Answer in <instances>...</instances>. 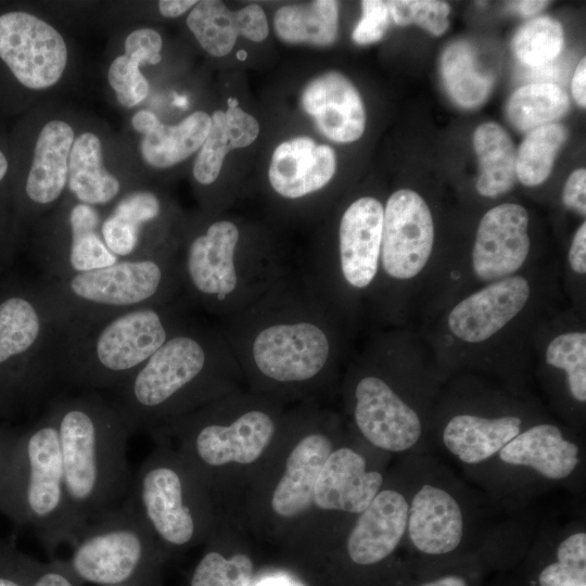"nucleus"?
<instances>
[{
    "label": "nucleus",
    "instance_id": "f257e3e1",
    "mask_svg": "<svg viewBox=\"0 0 586 586\" xmlns=\"http://www.w3.org/2000/svg\"><path fill=\"white\" fill-rule=\"evenodd\" d=\"M335 310L306 282L288 273L219 330L241 372L273 391L323 379L337 355Z\"/></svg>",
    "mask_w": 586,
    "mask_h": 586
},
{
    "label": "nucleus",
    "instance_id": "f03ea898",
    "mask_svg": "<svg viewBox=\"0 0 586 586\" xmlns=\"http://www.w3.org/2000/svg\"><path fill=\"white\" fill-rule=\"evenodd\" d=\"M177 262L184 300L219 318L251 305L289 273L269 234L224 216L182 226Z\"/></svg>",
    "mask_w": 586,
    "mask_h": 586
},
{
    "label": "nucleus",
    "instance_id": "7ed1b4c3",
    "mask_svg": "<svg viewBox=\"0 0 586 586\" xmlns=\"http://www.w3.org/2000/svg\"><path fill=\"white\" fill-rule=\"evenodd\" d=\"M241 373L218 326L192 320L113 391L111 400L132 434L152 431L216 399Z\"/></svg>",
    "mask_w": 586,
    "mask_h": 586
},
{
    "label": "nucleus",
    "instance_id": "20e7f679",
    "mask_svg": "<svg viewBox=\"0 0 586 586\" xmlns=\"http://www.w3.org/2000/svg\"><path fill=\"white\" fill-rule=\"evenodd\" d=\"M47 405L58 432L67 500L80 530L129 497L133 474L127 444L132 433L114 403L98 392L55 395Z\"/></svg>",
    "mask_w": 586,
    "mask_h": 586
},
{
    "label": "nucleus",
    "instance_id": "39448f33",
    "mask_svg": "<svg viewBox=\"0 0 586 586\" xmlns=\"http://www.w3.org/2000/svg\"><path fill=\"white\" fill-rule=\"evenodd\" d=\"M176 301L138 307L62 336L61 383L81 391H115L192 319Z\"/></svg>",
    "mask_w": 586,
    "mask_h": 586
},
{
    "label": "nucleus",
    "instance_id": "423d86ee",
    "mask_svg": "<svg viewBox=\"0 0 586 586\" xmlns=\"http://www.w3.org/2000/svg\"><path fill=\"white\" fill-rule=\"evenodd\" d=\"M0 513L30 528L50 560L79 528L65 491L58 432L48 405L22 432H14L0 479Z\"/></svg>",
    "mask_w": 586,
    "mask_h": 586
},
{
    "label": "nucleus",
    "instance_id": "0eeeda50",
    "mask_svg": "<svg viewBox=\"0 0 586 586\" xmlns=\"http://www.w3.org/2000/svg\"><path fill=\"white\" fill-rule=\"evenodd\" d=\"M41 294L61 336L138 307L182 296L177 250L47 280Z\"/></svg>",
    "mask_w": 586,
    "mask_h": 586
},
{
    "label": "nucleus",
    "instance_id": "6e6552de",
    "mask_svg": "<svg viewBox=\"0 0 586 586\" xmlns=\"http://www.w3.org/2000/svg\"><path fill=\"white\" fill-rule=\"evenodd\" d=\"M69 547L63 561L81 584L154 583L161 546L129 497L87 522Z\"/></svg>",
    "mask_w": 586,
    "mask_h": 586
},
{
    "label": "nucleus",
    "instance_id": "1a4fd4ad",
    "mask_svg": "<svg viewBox=\"0 0 586 586\" xmlns=\"http://www.w3.org/2000/svg\"><path fill=\"white\" fill-rule=\"evenodd\" d=\"M384 205L364 195L342 212L333 246L318 245L306 282L334 309L341 289L369 288L380 268ZM335 310V309H334Z\"/></svg>",
    "mask_w": 586,
    "mask_h": 586
},
{
    "label": "nucleus",
    "instance_id": "9d476101",
    "mask_svg": "<svg viewBox=\"0 0 586 586\" xmlns=\"http://www.w3.org/2000/svg\"><path fill=\"white\" fill-rule=\"evenodd\" d=\"M165 429L183 434L194 461L217 468L230 462L249 464L257 460L272 440L277 423L268 409L247 404L231 415L228 422L217 419L213 407H206L168 420Z\"/></svg>",
    "mask_w": 586,
    "mask_h": 586
},
{
    "label": "nucleus",
    "instance_id": "9b49d317",
    "mask_svg": "<svg viewBox=\"0 0 586 586\" xmlns=\"http://www.w3.org/2000/svg\"><path fill=\"white\" fill-rule=\"evenodd\" d=\"M173 457L154 451L133 474L129 498L158 545L181 548L199 534V512L193 508L190 481Z\"/></svg>",
    "mask_w": 586,
    "mask_h": 586
},
{
    "label": "nucleus",
    "instance_id": "f8f14e48",
    "mask_svg": "<svg viewBox=\"0 0 586 586\" xmlns=\"http://www.w3.org/2000/svg\"><path fill=\"white\" fill-rule=\"evenodd\" d=\"M0 59L23 86L41 90L61 79L68 52L62 35L48 22L12 11L0 15Z\"/></svg>",
    "mask_w": 586,
    "mask_h": 586
},
{
    "label": "nucleus",
    "instance_id": "ddd939ff",
    "mask_svg": "<svg viewBox=\"0 0 586 586\" xmlns=\"http://www.w3.org/2000/svg\"><path fill=\"white\" fill-rule=\"evenodd\" d=\"M434 226L425 201L410 189L393 192L384 206L380 263L386 277L408 280L426 265Z\"/></svg>",
    "mask_w": 586,
    "mask_h": 586
},
{
    "label": "nucleus",
    "instance_id": "4468645a",
    "mask_svg": "<svg viewBox=\"0 0 586 586\" xmlns=\"http://www.w3.org/2000/svg\"><path fill=\"white\" fill-rule=\"evenodd\" d=\"M335 151L308 136L279 143L270 158L268 183L277 199L289 207L319 198L336 173Z\"/></svg>",
    "mask_w": 586,
    "mask_h": 586
},
{
    "label": "nucleus",
    "instance_id": "2eb2a0df",
    "mask_svg": "<svg viewBox=\"0 0 586 586\" xmlns=\"http://www.w3.org/2000/svg\"><path fill=\"white\" fill-rule=\"evenodd\" d=\"M354 419L372 445L390 451L411 448L421 435V422L394 390L380 377L364 375L354 391Z\"/></svg>",
    "mask_w": 586,
    "mask_h": 586
},
{
    "label": "nucleus",
    "instance_id": "dca6fc26",
    "mask_svg": "<svg viewBox=\"0 0 586 586\" xmlns=\"http://www.w3.org/2000/svg\"><path fill=\"white\" fill-rule=\"evenodd\" d=\"M527 211L514 203L493 207L482 217L473 247V269L484 281L504 279L524 264L530 252Z\"/></svg>",
    "mask_w": 586,
    "mask_h": 586
},
{
    "label": "nucleus",
    "instance_id": "f3484780",
    "mask_svg": "<svg viewBox=\"0 0 586 586\" xmlns=\"http://www.w3.org/2000/svg\"><path fill=\"white\" fill-rule=\"evenodd\" d=\"M300 103L319 132L336 143L357 141L366 128V110L355 85L342 73L329 71L303 88Z\"/></svg>",
    "mask_w": 586,
    "mask_h": 586
},
{
    "label": "nucleus",
    "instance_id": "a211bd4d",
    "mask_svg": "<svg viewBox=\"0 0 586 586\" xmlns=\"http://www.w3.org/2000/svg\"><path fill=\"white\" fill-rule=\"evenodd\" d=\"M528 296L530 285L523 277H506L457 304L449 313L448 327L464 342H483L512 320Z\"/></svg>",
    "mask_w": 586,
    "mask_h": 586
},
{
    "label": "nucleus",
    "instance_id": "6ab92c4d",
    "mask_svg": "<svg viewBox=\"0 0 586 586\" xmlns=\"http://www.w3.org/2000/svg\"><path fill=\"white\" fill-rule=\"evenodd\" d=\"M61 345L41 291L37 298L13 295L0 303V368L35 351L61 358Z\"/></svg>",
    "mask_w": 586,
    "mask_h": 586
},
{
    "label": "nucleus",
    "instance_id": "aec40b11",
    "mask_svg": "<svg viewBox=\"0 0 586 586\" xmlns=\"http://www.w3.org/2000/svg\"><path fill=\"white\" fill-rule=\"evenodd\" d=\"M101 222L94 206L80 202L71 206L66 216L68 231L65 241L47 247L43 265L47 280L102 268L119 260L101 237Z\"/></svg>",
    "mask_w": 586,
    "mask_h": 586
},
{
    "label": "nucleus",
    "instance_id": "412c9836",
    "mask_svg": "<svg viewBox=\"0 0 586 586\" xmlns=\"http://www.w3.org/2000/svg\"><path fill=\"white\" fill-rule=\"evenodd\" d=\"M408 502L393 489L379 492L352 528L346 549L358 565L377 564L399 545L408 520Z\"/></svg>",
    "mask_w": 586,
    "mask_h": 586
},
{
    "label": "nucleus",
    "instance_id": "4be33fe9",
    "mask_svg": "<svg viewBox=\"0 0 586 586\" xmlns=\"http://www.w3.org/2000/svg\"><path fill=\"white\" fill-rule=\"evenodd\" d=\"M366 468L365 458L351 448L331 451L317 477L314 504L323 510L361 513L383 483L381 473Z\"/></svg>",
    "mask_w": 586,
    "mask_h": 586
},
{
    "label": "nucleus",
    "instance_id": "5701e85b",
    "mask_svg": "<svg viewBox=\"0 0 586 586\" xmlns=\"http://www.w3.org/2000/svg\"><path fill=\"white\" fill-rule=\"evenodd\" d=\"M407 528L418 551L431 556L447 555L462 539L461 509L449 493L425 484L412 498Z\"/></svg>",
    "mask_w": 586,
    "mask_h": 586
},
{
    "label": "nucleus",
    "instance_id": "b1692460",
    "mask_svg": "<svg viewBox=\"0 0 586 586\" xmlns=\"http://www.w3.org/2000/svg\"><path fill=\"white\" fill-rule=\"evenodd\" d=\"M331 451L330 440L319 432L306 434L294 446L271 497V508L276 514L282 518L297 517L314 504L317 477Z\"/></svg>",
    "mask_w": 586,
    "mask_h": 586
},
{
    "label": "nucleus",
    "instance_id": "393cba45",
    "mask_svg": "<svg viewBox=\"0 0 586 586\" xmlns=\"http://www.w3.org/2000/svg\"><path fill=\"white\" fill-rule=\"evenodd\" d=\"M74 140V129L61 119L48 122L40 130L25 184L26 194L34 204L51 205L63 193Z\"/></svg>",
    "mask_w": 586,
    "mask_h": 586
},
{
    "label": "nucleus",
    "instance_id": "a878e982",
    "mask_svg": "<svg viewBox=\"0 0 586 586\" xmlns=\"http://www.w3.org/2000/svg\"><path fill=\"white\" fill-rule=\"evenodd\" d=\"M209 132L198 151L193 164V178L201 187H212L221 173L222 164L232 150L250 146L259 135V123L230 99L226 111L211 115Z\"/></svg>",
    "mask_w": 586,
    "mask_h": 586
},
{
    "label": "nucleus",
    "instance_id": "bb28decb",
    "mask_svg": "<svg viewBox=\"0 0 586 586\" xmlns=\"http://www.w3.org/2000/svg\"><path fill=\"white\" fill-rule=\"evenodd\" d=\"M498 453L504 462L530 467L550 480L569 476L579 460L578 447L563 438L552 424H538L519 433Z\"/></svg>",
    "mask_w": 586,
    "mask_h": 586
},
{
    "label": "nucleus",
    "instance_id": "cd10ccee",
    "mask_svg": "<svg viewBox=\"0 0 586 586\" xmlns=\"http://www.w3.org/2000/svg\"><path fill=\"white\" fill-rule=\"evenodd\" d=\"M521 419L513 416L487 419L458 415L443 432L447 449L466 463H479L498 453L520 433Z\"/></svg>",
    "mask_w": 586,
    "mask_h": 586
},
{
    "label": "nucleus",
    "instance_id": "c85d7f7f",
    "mask_svg": "<svg viewBox=\"0 0 586 586\" xmlns=\"http://www.w3.org/2000/svg\"><path fill=\"white\" fill-rule=\"evenodd\" d=\"M67 186L78 202L94 207L109 204L120 193V182L105 168L101 140L93 132H82L74 140Z\"/></svg>",
    "mask_w": 586,
    "mask_h": 586
},
{
    "label": "nucleus",
    "instance_id": "c756f323",
    "mask_svg": "<svg viewBox=\"0 0 586 586\" xmlns=\"http://www.w3.org/2000/svg\"><path fill=\"white\" fill-rule=\"evenodd\" d=\"M211 125V115L204 111H194L176 125L160 122L151 132L142 136L141 156L154 168L173 167L200 150Z\"/></svg>",
    "mask_w": 586,
    "mask_h": 586
},
{
    "label": "nucleus",
    "instance_id": "7c9ffc66",
    "mask_svg": "<svg viewBox=\"0 0 586 586\" xmlns=\"http://www.w3.org/2000/svg\"><path fill=\"white\" fill-rule=\"evenodd\" d=\"M273 28L284 43L329 47L337 37L339 2L315 0L284 4L273 14Z\"/></svg>",
    "mask_w": 586,
    "mask_h": 586
},
{
    "label": "nucleus",
    "instance_id": "2f4dec72",
    "mask_svg": "<svg viewBox=\"0 0 586 586\" xmlns=\"http://www.w3.org/2000/svg\"><path fill=\"white\" fill-rule=\"evenodd\" d=\"M480 174L476 190L495 198L508 192L517 179V152L509 133L496 123L481 124L473 133Z\"/></svg>",
    "mask_w": 586,
    "mask_h": 586
},
{
    "label": "nucleus",
    "instance_id": "473e14b6",
    "mask_svg": "<svg viewBox=\"0 0 586 586\" xmlns=\"http://www.w3.org/2000/svg\"><path fill=\"white\" fill-rule=\"evenodd\" d=\"M441 75L449 97L466 109L484 103L494 87L493 74L481 68L473 48L466 41H455L444 50Z\"/></svg>",
    "mask_w": 586,
    "mask_h": 586
},
{
    "label": "nucleus",
    "instance_id": "72a5a7b5",
    "mask_svg": "<svg viewBox=\"0 0 586 586\" xmlns=\"http://www.w3.org/2000/svg\"><path fill=\"white\" fill-rule=\"evenodd\" d=\"M569 106V98L559 86L534 82L518 88L511 94L506 113L514 128L531 131L560 118Z\"/></svg>",
    "mask_w": 586,
    "mask_h": 586
},
{
    "label": "nucleus",
    "instance_id": "f704fd0d",
    "mask_svg": "<svg viewBox=\"0 0 586 586\" xmlns=\"http://www.w3.org/2000/svg\"><path fill=\"white\" fill-rule=\"evenodd\" d=\"M566 138V128L556 123L528 131L517 152V178L530 187L544 182L550 175Z\"/></svg>",
    "mask_w": 586,
    "mask_h": 586
},
{
    "label": "nucleus",
    "instance_id": "c9c22d12",
    "mask_svg": "<svg viewBox=\"0 0 586 586\" xmlns=\"http://www.w3.org/2000/svg\"><path fill=\"white\" fill-rule=\"evenodd\" d=\"M187 26L203 50L216 58L228 55L239 37L233 11L219 0L198 1Z\"/></svg>",
    "mask_w": 586,
    "mask_h": 586
},
{
    "label": "nucleus",
    "instance_id": "e433bc0d",
    "mask_svg": "<svg viewBox=\"0 0 586 586\" xmlns=\"http://www.w3.org/2000/svg\"><path fill=\"white\" fill-rule=\"evenodd\" d=\"M563 44V28L549 16H538L525 23L512 39V49L519 61L532 67L553 61Z\"/></svg>",
    "mask_w": 586,
    "mask_h": 586
},
{
    "label": "nucleus",
    "instance_id": "4c0bfd02",
    "mask_svg": "<svg viewBox=\"0 0 586 586\" xmlns=\"http://www.w3.org/2000/svg\"><path fill=\"white\" fill-rule=\"evenodd\" d=\"M546 361L566 372L572 396L584 403L586 400V334L570 332L555 337L546 349Z\"/></svg>",
    "mask_w": 586,
    "mask_h": 586
},
{
    "label": "nucleus",
    "instance_id": "58836bf2",
    "mask_svg": "<svg viewBox=\"0 0 586 586\" xmlns=\"http://www.w3.org/2000/svg\"><path fill=\"white\" fill-rule=\"evenodd\" d=\"M252 560L243 553L229 559L220 552L207 551L195 565L190 586H250Z\"/></svg>",
    "mask_w": 586,
    "mask_h": 586
},
{
    "label": "nucleus",
    "instance_id": "ea45409f",
    "mask_svg": "<svg viewBox=\"0 0 586 586\" xmlns=\"http://www.w3.org/2000/svg\"><path fill=\"white\" fill-rule=\"evenodd\" d=\"M392 22L399 26L418 25L433 36H442L449 26L450 7L436 0L387 1Z\"/></svg>",
    "mask_w": 586,
    "mask_h": 586
},
{
    "label": "nucleus",
    "instance_id": "a19ab883",
    "mask_svg": "<svg viewBox=\"0 0 586 586\" xmlns=\"http://www.w3.org/2000/svg\"><path fill=\"white\" fill-rule=\"evenodd\" d=\"M140 63L125 54L116 56L111 63L107 79L118 102L125 107H133L149 94L150 85L140 71Z\"/></svg>",
    "mask_w": 586,
    "mask_h": 586
},
{
    "label": "nucleus",
    "instance_id": "79ce46f5",
    "mask_svg": "<svg viewBox=\"0 0 586 586\" xmlns=\"http://www.w3.org/2000/svg\"><path fill=\"white\" fill-rule=\"evenodd\" d=\"M38 560L0 539V586H30Z\"/></svg>",
    "mask_w": 586,
    "mask_h": 586
},
{
    "label": "nucleus",
    "instance_id": "37998d69",
    "mask_svg": "<svg viewBox=\"0 0 586 586\" xmlns=\"http://www.w3.org/2000/svg\"><path fill=\"white\" fill-rule=\"evenodd\" d=\"M361 11L362 16L352 34L353 40L361 46L380 41L392 22L387 1L365 0Z\"/></svg>",
    "mask_w": 586,
    "mask_h": 586
},
{
    "label": "nucleus",
    "instance_id": "c03bdc74",
    "mask_svg": "<svg viewBox=\"0 0 586 586\" xmlns=\"http://www.w3.org/2000/svg\"><path fill=\"white\" fill-rule=\"evenodd\" d=\"M239 36L253 42L264 41L269 34V25L264 9L257 3L246 4L233 11Z\"/></svg>",
    "mask_w": 586,
    "mask_h": 586
},
{
    "label": "nucleus",
    "instance_id": "a18cd8bd",
    "mask_svg": "<svg viewBox=\"0 0 586 586\" xmlns=\"http://www.w3.org/2000/svg\"><path fill=\"white\" fill-rule=\"evenodd\" d=\"M538 586L586 585V566L559 561L545 565L537 577Z\"/></svg>",
    "mask_w": 586,
    "mask_h": 586
},
{
    "label": "nucleus",
    "instance_id": "49530a36",
    "mask_svg": "<svg viewBox=\"0 0 586 586\" xmlns=\"http://www.w3.org/2000/svg\"><path fill=\"white\" fill-rule=\"evenodd\" d=\"M63 559L38 562L30 586H81Z\"/></svg>",
    "mask_w": 586,
    "mask_h": 586
},
{
    "label": "nucleus",
    "instance_id": "de8ad7c7",
    "mask_svg": "<svg viewBox=\"0 0 586 586\" xmlns=\"http://www.w3.org/2000/svg\"><path fill=\"white\" fill-rule=\"evenodd\" d=\"M563 203L566 207L576 211L581 215L586 213V170H574L564 184Z\"/></svg>",
    "mask_w": 586,
    "mask_h": 586
},
{
    "label": "nucleus",
    "instance_id": "09e8293b",
    "mask_svg": "<svg viewBox=\"0 0 586 586\" xmlns=\"http://www.w3.org/2000/svg\"><path fill=\"white\" fill-rule=\"evenodd\" d=\"M556 556L559 562L586 566V534L578 532L563 539Z\"/></svg>",
    "mask_w": 586,
    "mask_h": 586
},
{
    "label": "nucleus",
    "instance_id": "8fccbe9b",
    "mask_svg": "<svg viewBox=\"0 0 586 586\" xmlns=\"http://www.w3.org/2000/svg\"><path fill=\"white\" fill-rule=\"evenodd\" d=\"M125 53L129 55L138 50L144 49L161 53L163 48V38L161 34L153 28H138L132 30L125 39Z\"/></svg>",
    "mask_w": 586,
    "mask_h": 586
},
{
    "label": "nucleus",
    "instance_id": "3c124183",
    "mask_svg": "<svg viewBox=\"0 0 586 586\" xmlns=\"http://www.w3.org/2000/svg\"><path fill=\"white\" fill-rule=\"evenodd\" d=\"M569 262L571 268L579 273H586V224L583 222L574 234L569 251Z\"/></svg>",
    "mask_w": 586,
    "mask_h": 586
},
{
    "label": "nucleus",
    "instance_id": "603ef678",
    "mask_svg": "<svg viewBox=\"0 0 586 586\" xmlns=\"http://www.w3.org/2000/svg\"><path fill=\"white\" fill-rule=\"evenodd\" d=\"M572 94L575 102L581 106H586V59L583 58L575 71L572 78Z\"/></svg>",
    "mask_w": 586,
    "mask_h": 586
},
{
    "label": "nucleus",
    "instance_id": "864d4df0",
    "mask_svg": "<svg viewBox=\"0 0 586 586\" xmlns=\"http://www.w3.org/2000/svg\"><path fill=\"white\" fill-rule=\"evenodd\" d=\"M196 2V0H162L158 2V11L163 16L174 18L190 11Z\"/></svg>",
    "mask_w": 586,
    "mask_h": 586
},
{
    "label": "nucleus",
    "instance_id": "5fc2aeb1",
    "mask_svg": "<svg viewBox=\"0 0 586 586\" xmlns=\"http://www.w3.org/2000/svg\"><path fill=\"white\" fill-rule=\"evenodd\" d=\"M160 122L161 120L157 118V116L148 110L138 111L131 117L132 128L142 136L151 132Z\"/></svg>",
    "mask_w": 586,
    "mask_h": 586
},
{
    "label": "nucleus",
    "instance_id": "6e6d98bb",
    "mask_svg": "<svg viewBox=\"0 0 586 586\" xmlns=\"http://www.w3.org/2000/svg\"><path fill=\"white\" fill-rule=\"evenodd\" d=\"M417 586H470L468 579L457 573L444 574Z\"/></svg>",
    "mask_w": 586,
    "mask_h": 586
},
{
    "label": "nucleus",
    "instance_id": "4d7b16f0",
    "mask_svg": "<svg viewBox=\"0 0 586 586\" xmlns=\"http://www.w3.org/2000/svg\"><path fill=\"white\" fill-rule=\"evenodd\" d=\"M549 4L548 1L540 0H522L514 1L511 7L520 14L528 16L540 12Z\"/></svg>",
    "mask_w": 586,
    "mask_h": 586
},
{
    "label": "nucleus",
    "instance_id": "13d9d810",
    "mask_svg": "<svg viewBox=\"0 0 586 586\" xmlns=\"http://www.w3.org/2000/svg\"><path fill=\"white\" fill-rule=\"evenodd\" d=\"M14 432L12 430L0 429V479Z\"/></svg>",
    "mask_w": 586,
    "mask_h": 586
},
{
    "label": "nucleus",
    "instance_id": "bf43d9fd",
    "mask_svg": "<svg viewBox=\"0 0 586 586\" xmlns=\"http://www.w3.org/2000/svg\"><path fill=\"white\" fill-rule=\"evenodd\" d=\"M8 161L4 156L3 152L0 150V181L4 178L7 171H8Z\"/></svg>",
    "mask_w": 586,
    "mask_h": 586
},
{
    "label": "nucleus",
    "instance_id": "052dcab7",
    "mask_svg": "<svg viewBox=\"0 0 586 586\" xmlns=\"http://www.w3.org/2000/svg\"><path fill=\"white\" fill-rule=\"evenodd\" d=\"M116 586H154V583H144V584H127V585H116Z\"/></svg>",
    "mask_w": 586,
    "mask_h": 586
},
{
    "label": "nucleus",
    "instance_id": "680f3d73",
    "mask_svg": "<svg viewBox=\"0 0 586 586\" xmlns=\"http://www.w3.org/2000/svg\"><path fill=\"white\" fill-rule=\"evenodd\" d=\"M582 586H586V585H582Z\"/></svg>",
    "mask_w": 586,
    "mask_h": 586
}]
</instances>
